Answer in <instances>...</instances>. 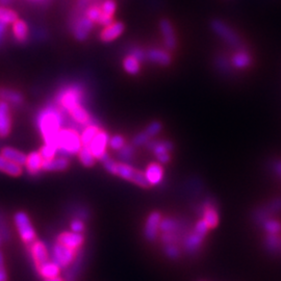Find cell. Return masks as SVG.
I'll use <instances>...</instances> for the list:
<instances>
[{
	"label": "cell",
	"instance_id": "6da1fadb",
	"mask_svg": "<svg viewBox=\"0 0 281 281\" xmlns=\"http://www.w3.org/2000/svg\"><path fill=\"white\" fill-rule=\"evenodd\" d=\"M37 123L45 144L56 146V137L63 123L60 112L53 106H48L41 111Z\"/></svg>",
	"mask_w": 281,
	"mask_h": 281
},
{
	"label": "cell",
	"instance_id": "7a4b0ae2",
	"mask_svg": "<svg viewBox=\"0 0 281 281\" xmlns=\"http://www.w3.org/2000/svg\"><path fill=\"white\" fill-rule=\"evenodd\" d=\"M57 150L65 154H77L82 147L80 135L71 128L60 129L55 141Z\"/></svg>",
	"mask_w": 281,
	"mask_h": 281
},
{
	"label": "cell",
	"instance_id": "3957f363",
	"mask_svg": "<svg viewBox=\"0 0 281 281\" xmlns=\"http://www.w3.org/2000/svg\"><path fill=\"white\" fill-rule=\"evenodd\" d=\"M83 99V90L78 85H70L63 89L57 95V103L69 113L76 106L81 105Z\"/></svg>",
	"mask_w": 281,
	"mask_h": 281
},
{
	"label": "cell",
	"instance_id": "277c9868",
	"mask_svg": "<svg viewBox=\"0 0 281 281\" xmlns=\"http://www.w3.org/2000/svg\"><path fill=\"white\" fill-rule=\"evenodd\" d=\"M78 250L69 248L56 242L51 247V252L49 256L51 258V261L55 263L60 269H66L73 263Z\"/></svg>",
	"mask_w": 281,
	"mask_h": 281
},
{
	"label": "cell",
	"instance_id": "5b68a950",
	"mask_svg": "<svg viewBox=\"0 0 281 281\" xmlns=\"http://www.w3.org/2000/svg\"><path fill=\"white\" fill-rule=\"evenodd\" d=\"M14 221L21 240L26 245L30 246L36 241V231L28 215L24 211H18L14 215Z\"/></svg>",
	"mask_w": 281,
	"mask_h": 281
},
{
	"label": "cell",
	"instance_id": "8992f818",
	"mask_svg": "<svg viewBox=\"0 0 281 281\" xmlns=\"http://www.w3.org/2000/svg\"><path fill=\"white\" fill-rule=\"evenodd\" d=\"M211 29L213 33L221 38L228 45L237 47L241 45V39L229 25L224 23L221 20H214L211 22Z\"/></svg>",
	"mask_w": 281,
	"mask_h": 281
},
{
	"label": "cell",
	"instance_id": "52a82bcc",
	"mask_svg": "<svg viewBox=\"0 0 281 281\" xmlns=\"http://www.w3.org/2000/svg\"><path fill=\"white\" fill-rule=\"evenodd\" d=\"M147 148L152 151L160 164H168L171 160L170 152L173 150V144L169 141H149L146 144Z\"/></svg>",
	"mask_w": 281,
	"mask_h": 281
},
{
	"label": "cell",
	"instance_id": "ba28073f",
	"mask_svg": "<svg viewBox=\"0 0 281 281\" xmlns=\"http://www.w3.org/2000/svg\"><path fill=\"white\" fill-rule=\"evenodd\" d=\"M109 141H110L109 135H107L106 132L101 131L100 129L98 134L92 140L91 144L88 146L97 161H100L105 154H107L106 149L109 147Z\"/></svg>",
	"mask_w": 281,
	"mask_h": 281
},
{
	"label": "cell",
	"instance_id": "9c48e42d",
	"mask_svg": "<svg viewBox=\"0 0 281 281\" xmlns=\"http://www.w3.org/2000/svg\"><path fill=\"white\" fill-rule=\"evenodd\" d=\"M161 221H162V215L158 211L151 212L148 215L145 224V229H144L145 239L148 242H154L158 239Z\"/></svg>",
	"mask_w": 281,
	"mask_h": 281
},
{
	"label": "cell",
	"instance_id": "30bf717a",
	"mask_svg": "<svg viewBox=\"0 0 281 281\" xmlns=\"http://www.w3.org/2000/svg\"><path fill=\"white\" fill-rule=\"evenodd\" d=\"M30 253H32V257L33 261L35 263L36 269L40 266H42L43 264L47 263L48 261H50V256H49V252L48 249L46 247V245L44 243H42L40 241H35L32 245H30Z\"/></svg>",
	"mask_w": 281,
	"mask_h": 281
},
{
	"label": "cell",
	"instance_id": "8fae6325",
	"mask_svg": "<svg viewBox=\"0 0 281 281\" xmlns=\"http://www.w3.org/2000/svg\"><path fill=\"white\" fill-rule=\"evenodd\" d=\"M12 129V117L9 103L5 100L0 101V138H7Z\"/></svg>",
	"mask_w": 281,
	"mask_h": 281
},
{
	"label": "cell",
	"instance_id": "7c38bea8",
	"mask_svg": "<svg viewBox=\"0 0 281 281\" xmlns=\"http://www.w3.org/2000/svg\"><path fill=\"white\" fill-rule=\"evenodd\" d=\"M144 174L149 185H159L164 180V168L160 163H151L147 166Z\"/></svg>",
	"mask_w": 281,
	"mask_h": 281
},
{
	"label": "cell",
	"instance_id": "4fadbf2b",
	"mask_svg": "<svg viewBox=\"0 0 281 281\" xmlns=\"http://www.w3.org/2000/svg\"><path fill=\"white\" fill-rule=\"evenodd\" d=\"M160 28H161V33L163 35V39H164V43H165L166 48L168 50L175 49L177 41H176L174 27H173V25L171 24L170 21L162 20L161 23H160Z\"/></svg>",
	"mask_w": 281,
	"mask_h": 281
},
{
	"label": "cell",
	"instance_id": "5bb4252c",
	"mask_svg": "<svg viewBox=\"0 0 281 281\" xmlns=\"http://www.w3.org/2000/svg\"><path fill=\"white\" fill-rule=\"evenodd\" d=\"M56 242L67 246L69 248L78 250L80 249V247L82 246L83 242H84V237L82 235V233H76L73 231H66L63 232L57 236Z\"/></svg>",
	"mask_w": 281,
	"mask_h": 281
},
{
	"label": "cell",
	"instance_id": "9a60e30c",
	"mask_svg": "<svg viewBox=\"0 0 281 281\" xmlns=\"http://www.w3.org/2000/svg\"><path fill=\"white\" fill-rule=\"evenodd\" d=\"M124 25L121 22H113L110 25L104 26L102 32L100 33V39L101 41L105 43H110L122 36L124 33Z\"/></svg>",
	"mask_w": 281,
	"mask_h": 281
},
{
	"label": "cell",
	"instance_id": "2e32d148",
	"mask_svg": "<svg viewBox=\"0 0 281 281\" xmlns=\"http://www.w3.org/2000/svg\"><path fill=\"white\" fill-rule=\"evenodd\" d=\"M146 58L155 65H161V66H168L172 61L171 54L167 50L161 48H151L148 50L146 52Z\"/></svg>",
	"mask_w": 281,
	"mask_h": 281
},
{
	"label": "cell",
	"instance_id": "e0dca14e",
	"mask_svg": "<svg viewBox=\"0 0 281 281\" xmlns=\"http://www.w3.org/2000/svg\"><path fill=\"white\" fill-rule=\"evenodd\" d=\"M202 219L205 221L207 226L210 228H215L219 224V213L217 208L212 204L205 202L202 207Z\"/></svg>",
	"mask_w": 281,
	"mask_h": 281
},
{
	"label": "cell",
	"instance_id": "ac0fdd59",
	"mask_svg": "<svg viewBox=\"0 0 281 281\" xmlns=\"http://www.w3.org/2000/svg\"><path fill=\"white\" fill-rule=\"evenodd\" d=\"M43 163H44V160H43L40 152H38V151L30 152L26 157V163H25L27 172L32 175L39 174L40 171L43 170Z\"/></svg>",
	"mask_w": 281,
	"mask_h": 281
},
{
	"label": "cell",
	"instance_id": "d6986e66",
	"mask_svg": "<svg viewBox=\"0 0 281 281\" xmlns=\"http://www.w3.org/2000/svg\"><path fill=\"white\" fill-rule=\"evenodd\" d=\"M93 22L86 17H83L77 21V23L74 28V36L77 40L83 41L88 38L89 34L93 28Z\"/></svg>",
	"mask_w": 281,
	"mask_h": 281
},
{
	"label": "cell",
	"instance_id": "ffe728a7",
	"mask_svg": "<svg viewBox=\"0 0 281 281\" xmlns=\"http://www.w3.org/2000/svg\"><path fill=\"white\" fill-rule=\"evenodd\" d=\"M204 239L205 237L201 236L200 234L196 233L195 231H193L191 234H189L185 237V240H184L183 247H184L185 252L189 254H194V253L198 252Z\"/></svg>",
	"mask_w": 281,
	"mask_h": 281
},
{
	"label": "cell",
	"instance_id": "44dd1931",
	"mask_svg": "<svg viewBox=\"0 0 281 281\" xmlns=\"http://www.w3.org/2000/svg\"><path fill=\"white\" fill-rule=\"evenodd\" d=\"M0 172H4L10 176L18 177L23 173V169L22 166L9 161L8 159L0 154Z\"/></svg>",
	"mask_w": 281,
	"mask_h": 281
},
{
	"label": "cell",
	"instance_id": "7402d4cb",
	"mask_svg": "<svg viewBox=\"0 0 281 281\" xmlns=\"http://www.w3.org/2000/svg\"><path fill=\"white\" fill-rule=\"evenodd\" d=\"M231 63L234 68L242 70L250 67V65L252 63V57L246 50L240 49L233 54L231 58Z\"/></svg>",
	"mask_w": 281,
	"mask_h": 281
},
{
	"label": "cell",
	"instance_id": "603a6c76",
	"mask_svg": "<svg viewBox=\"0 0 281 281\" xmlns=\"http://www.w3.org/2000/svg\"><path fill=\"white\" fill-rule=\"evenodd\" d=\"M2 154L3 157H5L6 159H8L9 161L20 165V166H25L26 163V157L23 152H21V151L12 148V147H5L2 150Z\"/></svg>",
	"mask_w": 281,
	"mask_h": 281
},
{
	"label": "cell",
	"instance_id": "cb8c5ba5",
	"mask_svg": "<svg viewBox=\"0 0 281 281\" xmlns=\"http://www.w3.org/2000/svg\"><path fill=\"white\" fill-rule=\"evenodd\" d=\"M69 167V161L65 158L52 159L49 161H44L43 163V170L50 171V172H58L65 171Z\"/></svg>",
	"mask_w": 281,
	"mask_h": 281
},
{
	"label": "cell",
	"instance_id": "d4e9b609",
	"mask_svg": "<svg viewBox=\"0 0 281 281\" xmlns=\"http://www.w3.org/2000/svg\"><path fill=\"white\" fill-rule=\"evenodd\" d=\"M37 271L40 274V276L44 279L59 276V274H60V268L52 261H48L47 263L38 267Z\"/></svg>",
	"mask_w": 281,
	"mask_h": 281
},
{
	"label": "cell",
	"instance_id": "484cf974",
	"mask_svg": "<svg viewBox=\"0 0 281 281\" xmlns=\"http://www.w3.org/2000/svg\"><path fill=\"white\" fill-rule=\"evenodd\" d=\"M69 114L71 115L74 121L81 125H88L91 123V116L82 105L76 106Z\"/></svg>",
	"mask_w": 281,
	"mask_h": 281
},
{
	"label": "cell",
	"instance_id": "4316f807",
	"mask_svg": "<svg viewBox=\"0 0 281 281\" xmlns=\"http://www.w3.org/2000/svg\"><path fill=\"white\" fill-rule=\"evenodd\" d=\"M123 68L128 74L137 75L141 70V61L134 55L129 54L123 60Z\"/></svg>",
	"mask_w": 281,
	"mask_h": 281
},
{
	"label": "cell",
	"instance_id": "83f0119b",
	"mask_svg": "<svg viewBox=\"0 0 281 281\" xmlns=\"http://www.w3.org/2000/svg\"><path fill=\"white\" fill-rule=\"evenodd\" d=\"M13 33L17 41L24 42L27 39L28 27L23 20H16L13 23Z\"/></svg>",
	"mask_w": 281,
	"mask_h": 281
},
{
	"label": "cell",
	"instance_id": "f1b7e54d",
	"mask_svg": "<svg viewBox=\"0 0 281 281\" xmlns=\"http://www.w3.org/2000/svg\"><path fill=\"white\" fill-rule=\"evenodd\" d=\"M77 154H78L79 162L86 168L93 167L97 161L88 146H82Z\"/></svg>",
	"mask_w": 281,
	"mask_h": 281
},
{
	"label": "cell",
	"instance_id": "f546056e",
	"mask_svg": "<svg viewBox=\"0 0 281 281\" xmlns=\"http://www.w3.org/2000/svg\"><path fill=\"white\" fill-rule=\"evenodd\" d=\"M99 131H100V128L96 124H91L90 123V124L86 125L85 128L83 129L81 136H80L82 146H89L91 144L92 140L98 134Z\"/></svg>",
	"mask_w": 281,
	"mask_h": 281
},
{
	"label": "cell",
	"instance_id": "4dcf8cb0",
	"mask_svg": "<svg viewBox=\"0 0 281 281\" xmlns=\"http://www.w3.org/2000/svg\"><path fill=\"white\" fill-rule=\"evenodd\" d=\"M135 172H136V169L133 166L129 165L128 163H123V162L118 163L117 175L119 177H121L122 179L132 182L134 175H135Z\"/></svg>",
	"mask_w": 281,
	"mask_h": 281
},
{
	"label": "cell",
	"instance_id": "1f68e13d",
	"mask_svg": "<svg viewBox=\"0 0 281 281\" xmlns=\"http://www.w3.org/2000/svg\"><path fill=\"white\" fill-rule=\"evenodd\" d=\"M0 96L4 98L5 101L12 103L14 105H19L23 102V96L21 95L19 92H16L14 90L4 89L0 91Z\"/></svg>",
	"mask_w": 281,
	"mask_h": 281
},
{
	"label": "cell",
	"instance_id": "d6a6232c",
	"mask_svg": "<svg viewBox=\"0 0 281 281\" xmlns=\"http://www.w3.org/2000/svg\"><path fill=\"white\" fill-rule=\"evenodd\" d=\"M179 227V224L177 223L176 220L172 219V218H165L162 219L161 224H160V230L163 233H171V232H175Z\"/></svg>",
	"mask_w": 281,
	"mask_h": 281
},
{
	"label": "cell",
	"instance_id": "836d02e7",
	"mask_svg": "<svg viewBox=\"0 0 281 281\" xmlns=\"http://www.w3.org/2000/svg\"><path fill=\"white\" fill-rule=\"evenodd\" d=\"M16 20H18V15L14 11L0 7V22L9 24L14 23Z\"/></svg>",
	"mask_w": 281,
	"mask_h": 281
},
{
	"label": "cell",
	"instance_id": "e575fe53",
	"mask_svg": "<svg viewBox=\"0 0 281 281\" xmlns=\"http://www.w3.org/2000/svg\"><path fill=\"white\" fill-rule=\"evenodd\" d=\"M118 155H119V159L123 163L132 162V160L134 159V155H135V146L126 144L122 149L119 150Z\"/></svg>",
	"mask_w": 281,
	"mask_h": 281
},
{
	"label": "cell",
	"instance_id": "d590c367",
	"mask_svg": "<svg viewBox=\"0 0 281 281\" xmlns=\"http://www.w3.org/2000/svg\"><path fill=\"white\" fill-rule=\"evenodd\" d=\"M56 151H57V147L55 145L45 144L44 146L41 148V150L39 151V152L41 153L43 160L49 161V160L54 159V157L56 154Z\"/></svg>",
	"mask_w": 281,
	"mask_h": 281
},
{
	"label": "cell",
	"instance_id": "8d00e7d4",
	"mask_svg": "<svg viewBox=\"0 0 281 281\" xmlns=\"http://www.w3.org/2000/svg\"><path fill=\"white\" fill-rule=\"evenodd\" d=\"M263 226L268 234H278L281 232V223L277 220L268 219L263 223Z\"/></svg>",
	"mask_w": 281,
	"mask_h": 281
},
{
	"label": "cell",
	"instance_id": "74e56055",
	"mask_svg": "<svg viewBox=\"0 0 281 281\" xmlns=\"http://www.w3.org/2000/svg\"><path fill=\"white\" fill-rule=\"evenodd\" d=\"M100 162L102 163L104 169L111 173V174L113 175H117V167H118V163L116 161H114L113 159H111L109 157V154H105L101 160Z\"/></svg>",
	"mask_w": 281,
	"mask_h": 281
},
{
	"label": "cell",
	"instance_id": "f35d334b",
	"mask_svg": "<svg viewBox=\"0 0 281 281\" xmlns=\"http://www.w3.org/2000/svg\"><path fill=\"white\" fill-rule=\"evenodd\" d=\"M100 9H101L102 15L114 18V15H115L116 9H117V5L115 3V0H105V2L101 5Z\"/></svg>",
	"mask_w": 281,
	"mask_h": 281
},
{
	"label": "cell",
	"instance_id": "ab89813d",
	"mask_svg": "<svg viewBox=\"0 0 281 281\" xmlns=\"http://www.w3.org/2000/svg\"><path fill=\"white\" fill-rule=\"evenodd\" d=\"M101 15H102L101 9L98 6H93V7L89 8V10L86 11V13H85V17L88 19H90L93 23H98L99 22Z\"/></svg>",
	"mask_w": 281,
	"mask_h": 281
},
{
	"label": "cell",
	"instance_id": "60d3db41",
	"mask_svg": "<svg viewBox=\"0 0 281 281\" xmlns=\"http://www.w3.org/2000/svg\"><path fill=\"white\" fill-rule=\"evenodd\" d=\"M164 252L171 259H177L181 253L175 244H164Z\"/></svg>",
	"mask_w": 281,
	"mask_h": 281
},
{
	"label": "cell",
	"instance_id": "b9f144b4",
	"mask_svg": "<svg viewBox=\"0 0 281 281\" xmlns=\"http://www.w3.org/2000/svg\"><path fill=\"white\" fill-rule=\"evenodd\" d=\"M125 145H126V141H125V139H124L122 136H120V135H116V136H113L112 138H110L109 146H110V148L113 149V150L119 151V150L122 149Z\"/></svg>",
	"mask_w": 281,
	"mask_h": 281
},
{
	"label": "cell",
	"instance_id": "7bdbcfd3",
	"mask_svg": "<svg viewBox=\"0 0 281 281\" xmlns=\"http://www.w3.org/2000/svg\"><path fill=\"white\" fill-rule=\"evenodd\" d=\"M162 129H163V126L160 122H151L145 129V132L147 133L148 136H150V138H153L155 136H158L161 132H162Z\"/></svg>",
	"mask_w": 281,
	"mask_h": 281
},
{
	"label": "cell",
	"instance_id": "ee69618b",
	"mask_svg": "<svg viewBox=\"0 0 281 281\" xmlns=\"http://www.w3.org/2000/svg\"><path fill=\"white\" fill-rule=\"evenodd\" d=\"M132 182H134L135 184H137L141 188L150 186L147 179H146V177H145L144 172H141V171H138V170H136V172H135V175H134V178H133Z\"/></svg>",
	"mask_w": 281,
	"mask_h": 281
},
{
	"label": "cell",
	"instance_id": "f6af8a7d",
	"mask_svg": "<svg viewBox=\"0 0 281 281\" xmlns=\"http://www.w3.org/2000/svg\"><path fill=\"white\" fill-rule=\"evenodd\" d=\"M150 139H151L150 136H148L146 132L140 133V134H138V135L134 138V140H133V145H134L135 147L144 146V145H146V144L150 141Z\"/></svg>",
	"mask_w": 281,
	"mask_h": 281
},
{
	"label": "cell",
	"instance_id": "bcb514c9",
	"mask_svg": "<svg viewBox=\"0 0 281 281\" xmlns=\"http://www.w3.org/2000/svg\"><path fill=\"white\" fill-rule=\"evenodd\" d=\"M208 230H209V227L207 226V224L205 223V221H204L203 219H202V220H199V221L196 223L195 227H194V231H195V232L198 233V234H200V235L203 236V237H205V236L207 235Z\"/></svg>",
	"mask_w": 281,
	"mask_h": 281
},
{
	"label": "cell",
	"instance_id": "7dc6e473",
	"mask_svg": "<svg viewBox=\"0 0 281 281\" xmlns=\"http://www.w3.org/2000/svg\"><path fill=\"white\" fill-rule=\"evenodd\" d=\"M70 227H71V230L73 232H76V233H82L85 229V226H84V223L79 220V219H75L71 222L70 224Z\"/></svg>",
	"mask_w": 281,
	"mask_h": 281
},
{
	"label": "cell",
	"instance_id": "c3c4849f",
	"mask_svg": "<svg viewBox=\"0 0 281 281\" xmlns=\"http://www.w3.org/2000/svg\"><path fill=\"white\" fill-rule=\"evenodd\" d=\"M0 281H8V275L5 268V262H4V255L0 251Z\"/></svg>",
	"mask_w": 281,
	"mask_h": 281
},
{
	"label": "cell",
	"instance_id": "681fc988",
	"mask_svg": "<svg viewBox=\"0 0 281 281\" xmlns=\"http://www.w3.org/2000/svg\"><path fill=\"white\" fill-rule=\"evenodd\" d=\"M131 54L134 55V56H135L137 59H139L140 61H144V60L147 59V58H146V52H145L143 49L139 48V47L133 48Z\"/></svg>",
	"mask_w": 281,
	"mask_h": 281
},
{
	"label": "cell",
	"instance_id": "f907efd6",
	"mask_svg": "<svg viewBox=\"0 0 281 281\" xmlns=\"http://www.w3.org/2000/svg\"><path fill=\"white\" fill-rule=\"evenodd\" d=\"M268 209L270 212L281 210V199H275L273 202H271Z\"/></svg>",
	"mask_w": 281,
	"mask_h": 281
},
{
	"label": "cell",
	"instance_id": "816d5d0a",
	"mask_svg": "<svg viewBox=\"0 0 281 281\" xmlns=\"http://www.w3.org/2000/svg\"><path fill=\"white\" fill-rule=\"evenodd\" d=\"M274 169H275V172L277 173V174L281 177V162H277V163L275 164Z\"/></svg>",
	"mask_w": 281,
	"mask_h": 281
},
{
	"label": "cell",
	"instance_id": "f5cc1de1",
	"mask_svg": "<svg viewBox=\"0 0 281 281\" xmlns=\"http://www.w3.org/2000/svg\"><path fill=\"white\" fill-rule=\"evenodd\" d=\"M44 281H66V279L61 278L59 276H55V277H51V278H46V279H44Z\"/></svg>",
	"mask_w": 281,
	"mask_h": 281
},
{
	"label": "cell",
	"instance_id": "db71d44e",
	"mask_svg": "<svg viewBox=\"0 0 281 281\" xmlns=\"http://www.w3.org/2000/svg\"><path fill=\"white\" fill-rule=\"evenodd\" d=\"M10 2V0H0V3H3V4H8Z\"/></svg>",
	"mask_w": 281,
	"mask_h": 281
},
{
	"label": "cell",
	"instance_id": "11a10c76",
	"mask_svg": "<svg viewBox=\"0 0 281 281\" xmlns=\"http://www.w3.org/2000/svg\"><path fill=\"white\" fill-rule=\"evenodd\" d=\"M2 241H3V237H2V235H0V245H2Z\"/></svg>",
	"mask_w": 281,
	"mask_h": 281
}]
</instances>
